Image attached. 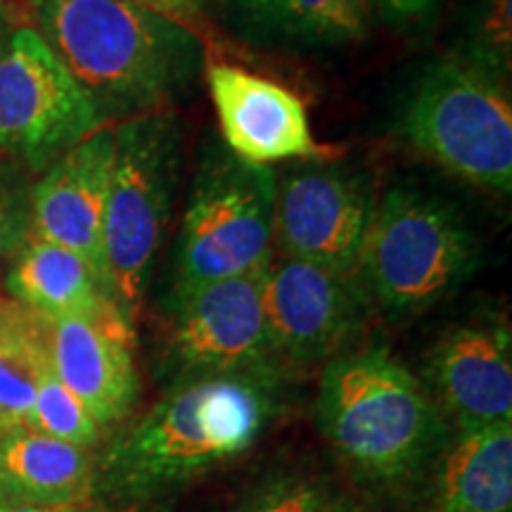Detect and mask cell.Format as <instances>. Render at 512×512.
I'll return each mask as SVG.
<instances>
[{"mask_svg": "<svg viewBox=\"0 0 512 512\" xmlns=\"http://www.w3.org/2000/svg\"><path fill=\"white\" fill-rule=\"evenodd\" d=\"M31 430L48 434V437L67 441V444L86 448L100 444L102 430L88 408L64 387V382L55 375L53 358L43 370L36 387L34 408H31L29 425Z\"/></svg>", "mask_w": 512, "mask_h": 512, "instance_id": "obj_22", "label": "cell"}, {"mask_svg": "<svg viewBox=\"0 0 512 512\" xmlns=\"http://www.w3.org/2000/svg\"><path fill=\"white\" fill-rule=\"evenodd\" d=\"M283 396V366L195 377L166 394L93 465L105 512H171L190 484L264 437Z\"/></svg>", "mask_w": 512, "mask_h": 512, "instance_id": "obj_1", "label": "cell"}, {"mask_svg": "<svg viewBox=\"0 0 512 512\" xmlns=\"http://www.w3.org/2000/svg\"><path fill=\"white\" fill-rule=\"evenodd\" d=\"M133 344V320L114 302L93 316L50 323L55 375L88 408L102 432L124 422L138 401Z\"/></svg>", "mask_w": 512, "mask_h": 512, "instance_id": "obj_14", "label": "cell"}, {"mask_svg": "<svg viewBox=\"0 0 512 512\" xmlns=\"http://www.w3.org/2000/svg\"><path fill=\"white\" fill-rule=\"evenodd\" d=\"M102 124L46 36L36 27L17 29L0 50V157L31 174L48 171Z\"/></svg>", "mask_w": 512, "mask_h": 512, "instance_id": "obj_8", "label": "cell"}, {"mask_svg": "<svg viewBox=\"0 0 512 512\" xmlns=\"http://www.w3.org/2000/svg\"><path fill=\"white\" fill-rule=\"evenodd\" d=\"M256 36L299 46H349L368 36V0H233Z\"/></svg>", "mask_w": 512, "mask_h": 512, "instance_id": "obj_19", "label": "cell"}, {"mask_svg": "<svg viewBox=\"0 0 512 512\" xmlns=\"http://www.w3.org/2000/svg\"><path fill=\"white\" fill-rule=\"evenodd\" d=\"M375 207L366 174L332 159H313L278 183L273 240L287 259L356 278Z\"/></svg>", "mask_w": 512, "mask_h": 512, "instance_id": "obj_10", "label": "cell"}, {"mask_svg": "<svg viewBox=\"0 0 512 512\" xmlns=\"http://www.w3.org/2000/svg\"><path fill=\"white\" fill-rule=\"evenodd\" d=\"M17 29H24L22 24H19V19L12 15L8 8H3V5H0V50L8 46L10 36L15 34Z\"/></svg>", "mask_w": 512, "mask_h": 512, "instance_id": "obj_29", "label": "cell"}, {"mask_svg": "<svg viewBox=\"0 0 512 512\" xmlns=\"http://www.w3.org/2000/svg\"><path fill=\"white\" fill-rule=\"evenodd\" d=\"M0 512H95L91 505H62V508H38V505H0Z\"/></svg>", "mask_w": 512, "mask_h": 512, "instance_id": "obj_28", "label": "cell"}, {"mask_svg": "<svg viewBox=\"0 0 512 512\" xmlns=\"http://www.w3.org/2000/svg\"><path fill=\"white\" fill-rule=\"evenodd\" d=\"M278 176L271 166L214 147L197 171L174 252V290L238 278L271 266Z\"/></svg>", "mask_w": 512, "mask_h": 512, "instance_id": "obj_7", "label": "cell"}, {"mask_svg": "<svg viewBox=\"0 0 512 512\" xmlns=\"http://www.w3.org/2000/svg\"><path fill=\"white\" fill-rule=\"evenodd\" d=\"M420 505L422 512H512V422L453 432Z\"/></svg>", "mask_w": 512, "mask_h": 512, "instance_id": "obj_16", "label": "cell"}, {"mask_svg": "<svg viewBox=\"0 0 512 512\" xmlns=\"http://www.w3.org/2000/svg\"><path fill=\"white\" fill-rule=\"evenodd\" d=\"M380 15L399 27H411L430 19L446 0H373Z\"/></svg>", "mask_w": 512, "mask_h": 512, "instance_id": "obj_26", "label": "cell"}, {"mask_svg": "<svg viewBox=\"0 0 512 512\" xmlns=\"http://www.w3.org/2000/svg\"><path fill=\"white\" fill-rule=\"evenodd\" d=\"M266 271L171 294L159 349L169 384L280 366L266 332Z\"/></svg>", "mask_w": 512, "mask_h": 512, "instance_id": "obj_9", "label": "cell"}, {"mask_svg": "<svg viewBox=\"0 0 512 512\" xmlns=\"http://www.w3.org/2000/svg\"><path fill=\"white\" fill-rule=\"evenodd\" d=\"M29 171L0 157V259L15 256L31 235Z\"/></svg>", "mask_w": 512, "mask_h": 512, "instance_id": "obj_24", "label": "cell"}, {"mask_svg": "<svg viewBox=\"0 0 512 512\" xmlns=\"http://www.w3.org/2000/svg\"><path fill=\"white\" fill-rule=\"evenodd\" d=\"M477 266V240L456 207L432 192L394 185L375 207L356 283L384 316L411 318L446 302Z\"/></svg>", "mask_w": 512, "mask_h": 512, "instance_id": "obj_4", "label": "cell"}, {"mask_svg": "<svg viewBox=\"0 0 512 512\" xmlns=\"http://www.w3.org/2000/svg\"><path fill=\"white\" fill-rule=\"evenodd\" d=\"M453 53L498 79H508L512 67V0H472L463 43Z\"/></svg>", "mask_w": 512, "mask_h": 512, "instance_id": "obj_23", "label": "cell"}, {"mask_svg": "<svg viewBox=\"0 0 512 512\" xmlns=\"http://www.w3.org/2000/svg\"><path fill=\"white\" fill-rule=\"evenodd\" d=\"M422 373L453 432L512 422V332L501 313L482 311L448 328Z\"/></svg>", "mask_w": 512, "mask_h": 512, "instance_id": "obj_12", "label": "cell"}, {"mask_svg": "<svg viewBox=\"0 0 512 512\" xmlns=\"http://www.w3.org/2000/svg\"><path fill=\"white\" fill-rule=\"evenodd\" d=\"M183 131L174 112L124 119L114 128V169L102 221L107 287L136 318L162 249L181 178Z\"/></svg>", "mask_w": 512, "mask_h": 512, "instance_id": "obj_6", "label": "cell"}, {"mask_svg": "<svg viewBox=\"0 0 512 512\" xmlns=\"http://www.w3.org/2000/svg\"><path fill=\"white\" fill-rule=\"evenodd\" d=\"M316 422L351 482L377 508L418 505L451 425L418 377L384 347L325 363Z\"/></svg>", "mask_w": 512, "mask_h": 512, "instance_id": "obj_2", "label": "cell"}, {"mask_svg": "<svg viewBox=\"0 0 512 512\" xmlns=\"http://www.w3.org/2000/svg\"><path fill=\"white\" fill-rule=\"evenodd\" d=\"M112 169L114 128L102 124L98 131L64 152L31 190V235L81 254L105 287L102 221Z\"/></svg>", "mask_w": 512, "mask_h": 512, "instance_id": "obj_15", "label": "cell"}, {"mask_svg": "<svg viewBox=\"0 0 512 512\" xmlns=\"http://www.w3.org/2000/svg\"><path fill=\"white\" fill-rule=\"evenodd\" d=\"M48 363L50 320L17 299H0V437L29 425Z\"/></svg>", "mask_w": 512, "mask_h": 512, "instance_id": "obj_20", "label": "cell"}, {"mask_svg": "<svg viewBox=\"0 0 512 512\" xmlns=\"http://www.w3.org/2000/svg\"><path fill=\"white\" fill-rule=\"evenodd\" d=\"M5 285L12 299L50 323L93 316L114 302L100 275L81 254L34 235L15 254Z\"/></svg>", "mask_w": 512, "mask_h": 512, "instance_id": "obj_18", "label": "cell"}, {"mask_svg": "<svg viewBox=\"0 0 512 512\" xmlns=\"http://www.w3.org/2000/svg\"><path fill=\"white\" fill-rule=\"evenodd\" d=\"M93 465L86 448L19 427L0 437V505H88Z\"/></svg>", "mask_w": 512, "mask_h": 512, "instance_id": "obj_17", "label": "cell"}, {"mask_svg": "<svg viewBox=\"0 0 512 512\" xmlns=\"http://www.w3.org/2000/svg\"><path fill=\"white\" fill-rule=\"evenodd\" d=\"M19 19L22 27H36V0H0Z\"/></svg>", "mask_w": 512, "mask_h": 512, "instance_id": "obj_27", "label": "cell"}, {"mask_svg": "<svg viewBox=\"0 0 512 512\" xmlns=\"http://www.w3.org/2000/svg\"><path fill=\"white\" fill-rule=\"evenodd\" d=\"M36 22L105 121L166 112L204 67L200 36L133 0H36Z\"/></svg>", "mask_w": 512, "mask_h": 512, "instance_id": "obj_3", "label": "cell"}, {"mask_svg": "<svg viewBox=\"0 0 512 512\" xmlns=\"http://www.w3.org/2000/svg\"><path fill=\"white\" fill-rule=\"evenodd\" d=\"M204 79L223 147L240 162L271 166L339 155L337 147L318 143L306 105L290 88L216 57H204Z\"/></svg>", "mask_w": 512, "mask_h": 512, "instance_id": "obj_13", "label": "cell"}, {"mask_svg": "<svg viewBox=\"0 0 512 512\" xmlns=\"http://www.w3.org/2000/svg\"><path fill=\"white\" fill-rule=\"evenodd\" d=\"M368 299L354 275L306 261H271L264 280L268 344L280 366H311L347 351Z\"/></svg>", "mask_w": 512, "mask_h": 512, "instance_id": "obj_11", "label": "cell"}, {"mask_svg": "<svg viewBox=\"0 0 512 512\" xmlns=\"http://www.w3.org/2000/svg\"><path fill=\"white\" fill-rule=\"evenodd\" d=\"M396 131L446 174L510 195L512 102L498 76L456 53L427 62L401 98Z\"/></svg>", "mask_w": 512, "mask_h": 512, "instance_id": "obj_5", "label": "cell"}, {"mask_svg": "<svg viewBox=\"0 0 512 512\" xmlns=\"http://www.w3.org/2000/svg\"><path fill=\"white\" fill-rule=\"evenodd\" d=\"M133 3L143 5V8L181 24V27L190 29L192 34L200 36L202 41L207 38L209 22L207 10H204V0H133Z\"/></svg>", "mask_w": 512, "mask_h": 512, "instance_id": "obj_25", "label": "cell"}, {"mask_svg": "<svg viewBox=\"0 0 512 512\" xmlns=\"http://www.w3.org/2000/svg\"><path fill=\"white\" fill-rule=\"evenodd\" d=\"M235 512H382L366 496L320 472L283 470L266 475Z\"/></svg>", "mask_w": 512, "mask_h": 512, "instance_id": "obj_21", "label": "cell"}]
</instances>
